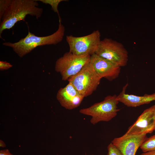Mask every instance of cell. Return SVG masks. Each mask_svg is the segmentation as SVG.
<instances>
[{"mask_svg":"<svg viewBox=\"0 0 155 155\" xmlns=\"http://www.w3.org/2000/svg\"><path fill=\"white\" fill-rule=\"evenodd\" d=\"M61 20H59L57 30L52 34L44 36H38L28 30L27 35L18 42L13 43L5 42L3 44L11 48L20 57H22L30 53L38 46L45 45H56L61 42L64 35L65 28L61 23Z\"/></svg>","mask_w":155,"mask_h":155,"instance_id":"obj_2","label":"cell"},{"mask_svg":"<svg viewBox=\"0 0 155 155\" xmlns=\"http://www.w3.org/2000/svg\"><path fill=\"white\" fill-rule=\"evenodd\" d=\"M84 97L81 95L70 83L58 91L57 98L61 106L68 110L78 107Z\"/></svg>","mask_w":155,"mask_h":155,"instance_id":"obj_11","label":"cell"},{"mask_svg":"<svg viewBox=\"0 0 155 155\" xmlns=\"http://www.w3.org/2000/svg\"><path fill=\"white\" fill-rule=\"evenodd\" d=\"M100 36L98 30L81 37L67 35L66 40L69 46V51L77 55L91 56L96 53L101 40Z\"/></svg>","mask_w":155,"mask_h":155,"instance_id":"obj_7","label":"cell"},{"mask_svg":"<svg viewBox=\"0 0 155 155\" xmlns=\"http://www.w3.org/2000/svg\"><path fill=\"white\" fill-rule=\"evenodd\" d=\"M140 155H155V150L143 152Z\"/></svg>","mask_w":155,"mask_h":155,"instance_id":"obj_19","label":"cell"},{"mask_svg":"<svg viewBox=\"0 0 155 155\" xmlns=\"http://www.w3.org/2000/svg\"><path fill=\"white\" fill-rule=\"evenodd\" d=\"M101 79L90 62L68 81L85 97L96 90Z\"/></svg>","mask_w":155,"mask_h":155,"instance_id":"obj_4","label":"cell"},{"mask_svg":"<svg viewBox=\"0 0 155 155\" xmlns=\"http://www.w3.org/2000/svg\"><path fill=\"white\" fill-rule=\"evenodd\" d=\"M107 155H123L121 152L111 142L107 147Z\"/></svg>","mask_w":155,"mask_h":155,"instance_id":"obj_16","label":"cell"},{"mask_svg":"<svg viewBox=\"0 0 155 155\" xmlns=\"http://www.w3.org/2000/svg\"><path fill=\"white\" fill-rule=\"evenodd\" d=\"M117 96L115 94L107 96L102 101L81 109L79 112L91 117L90 121L93 125L100 121H109L117 116L120 110L117 106L119 102Z\"/></svg>","mask_w":155,"mask_h":155,"instance_id":"obj_3","label":"cell"},{"mask_svg":"<svg viewBox=\"0 0 155 155\" xmlns=\"http://www.w3.org/2000/svg\"><path fill=\"white\" fill-rule=\"evenodd\" d=\"M0 146L2 147H5L6 145L4 142L2 140H0Z\"/></svg>","mask_w":155,"mask_h":155,"instance_id":"obj_20","label":"cell"},{"mask_svg":"<svg viewBox=\"0 0 155 155\" xmlns=\"http://www.w3.org/2000/svg\"><path fill=\"white\" fill-rule=\"evenodd\" d=\"M90 56L77 55L69 51L67 52L56 61L55 70L60 73L63 80H68L90 62Z\"/></svg>","mask_w":155,"mask_h":155,"instance_id":"obj_6","label":"cell"},{"mask_svg":"<svg viewBox=\"0 0 155 155\" xmlns=\"http://www.w3.org/2000/svg\"></svg>","mask_w":155,"mask_h":155,"instance_id":"obj_22","label":"cell"},{"mask_svg":"<svg viewBox=\"0 0 155 155\" xmlns=\"http://www.w3.org/2000/svg\"><path fill=\"white\" fill-rule=\"evenodd\" d=\"M37 1H40L45 4L50 5L53 11L57 13L59 17V20H61L59 15L58 10V6L59 3L61 2L66 1L65 0H36Z\"/></svg>","mask_w":155,"mask_h":155,"instance_id":"obj_14","label":"cell"},{"mask_svg":"<svg viewBox=\"0 0 155 155\" xmlns=\"http://www.w3.org/2000/svg\"><path fill=\"white\" fill-rule=\"evenodd\" d=\"M146 134L127 135L115 137L111 143L123 155H135L139 147L147 138Z\"/></svg>","mask_w":155,"mask_h":155,"instance_id":"obj_9","label":"cell"},{"mask_svg":"<svg viewBox=\"0 0 155 155\" xmlns=\"http://www.w3.org/2000/svg\"><path fill=\"white\" fill-rule=\"evenodd\" d=\"M128 85L127 83L123 87L120 94L117 96L119 102L128 107H136L149 104L151 102L155 101V92L150 94H145L142 96L126 93V90Z\"/></svg>","mask_w":155,"mask_h":155,"instance_id":"obj_12","label":"cell"},{"mask_svg":"<svg viewBox=\"0 0 155 155\" xmlns=\"http://www.w3.org/2000/svg\"><path fill=\"white\" fill-rule=\"evenodd\" d=\"M92 155H93V154H92Z\"/></svg>","mask_w":155,"mask_h":155,"instance_id":"obj_21","label":"cell"},{"mask_svg":"<svg viewBox=\"0 0 155 155\" xmlns=\"http://www.w3.org/2000/svg\"><path fill=\"white\" fill-rule=\"evenodd\" d=\"M12 66V65L6 61H0V69L1 70L8 69Z\"/></svg>","mask_w":155,"mask_h":155,"instance_id":"obj_17","label":"cell"},{"mask_svg":"<svg viewBox=\"0 0 155 155\" xmlns=\"http://www.w3.org/2000/svg\"><path fill=\"white\" fill-rule=\"evenodd\" d=\"M140 148L143 152L155 150V135L148 137Z\"/></svg>","mask_w":155,"mask_h":155,"instance_id":"obj_13","label":"cell"},{"mask_svg":"<svg viewBox=\"0 0 155 155\" xmlns=\"http://www.w3.org/2000/svg\"><path fill=\"white\" fill-rule=\"evenodd\" d=\"M155 131V104L145 109L128 128L127 135L151 133Z\"/></svg>","mask_w":155,"mask_h":155,"instance_id":"obj_8","label":"cell"},{"mask_svg":"<svg viewBox=\"0 0 155 155\" xmlns=\"http://www.w3.org/2000/svg\"><path fill=\"white\" fill-rule=\"evenodd\" d=\"M36 0H12L0 22V37L3 32L12 28L18 22L25 21L26 16L30 15L38 19L43 11L38 7Z\"/></svg>","mask_w":155,"mask_h":155,"instance_id":"obj_1","label":"cell"},{"mask_svg":"<svg viewBox=\"0 0 155 155\" xmlns=\"http://www.w3.org/2000/svg\"><path fill=\"white\" fill-rule=\"evenodd\" d=\"M90 63L101 78L110 81L117 78L121 72V67L95 53L91 56Z\"/></svg>","mask_w":155,"mask_h":155,"instance_id":"obj_10","label":"cell"},{"mask_svg":"<svg viewBox=\"0 0 155 155\" xmlns=\"http://www.w3.org/2000/svg\"><path fill=\"white\" fill-rule=\"evenodd\" d=\"M12 0H0V21L7 8L10 5Z\"/></svg>","mask_w":155,"mask_h":155,"instance_id":"obj_15","label":"cell"},{"mask_svg":"<svg viewBox=\"0 0 155 155\" xmlns=\"http://www.w3.org/2000/svg\"><path fill=\"white\" fill-rule=\"evenodd\" d=\"M0 155H13L11 154L9 150L6 149L0 151Z\"/></svg>","mask_w":155,"mask_h":155,"instance_id":"obj_18","label":"cell"},{"mask_svg":"<svg viewBox=\"0 0 155 155\" xmlns=\"http://www.w3.org/2000/svg\"><path fill=\"white\" fill-rule=\"evenodd\" d=\"M95 53L121 67L126 66L128 60V53L124 46L111 38L101 40Z\"/></svg>","mask_w":155,"mask_h":155,"instance_id":"obj_5","label":"cell"}]
</instances>
